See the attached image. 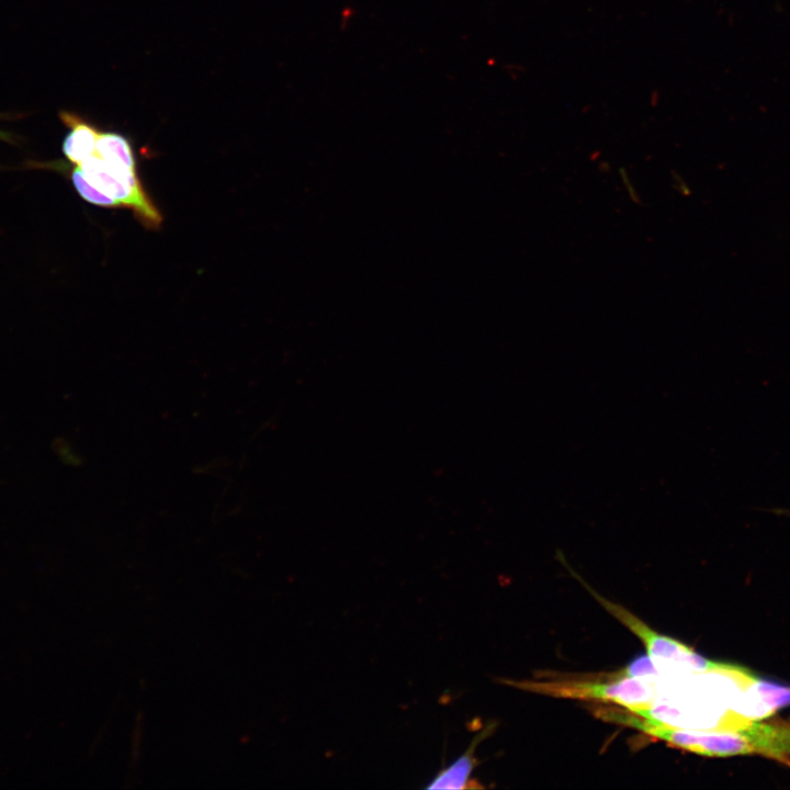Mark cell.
Instances as JSON below:
<instances>
[{
  "label": "cell",
  "mask_w": 790,
  "mask_h": 790,
  "mask_svg": "<svg viewBox=\"0 0 790 790\" xmlns=\"http://www.w3.org/2000/svg\"><path fill=\"white\" fill-rule=\"evenodd\" d=\"M607 676L606 680H506L509 686L557 698L597 700L612 702L637 713L648 709L654 699V690L644 678L627 677L622 669Z\"/></svg>",
  "instance_id": "obj_1"
},
{
  "label": "cell",
  "mask_w": 790,
  "mask_h": 790,
  "mask_svg": "<svg viewBox=\"0 0 790 790\" xmlns=\"http://www.w3.org/2000/svg\"><path fill=\"white\" fill-rule=\"evenodd\" d=\"M77 167L94 189L113 198L121 207L132 210L143 226L160 227L162 216L145 191L136 168L104 160L97 150Z\"/></svg>",
  "instance_id": "obj_2"
},
{
  "label": "cell",
  "mask_w": 790,
  "mask_h": 790,
  "mask_svg": "<svg viewBox=\"0 0 790 790\" xmlns=\"http://www.w3.org/2000/svg\"><path fill=\"white\" fill-rule=\"evenodd\" d=\"M577 578L609 613L617 618L642 641L647 655L652 658L657 668L659 665H669L686 672L716 673L725 667V664L708 661L686 644L656 632L632 612L620 605L603 598L584 583L582 578L578 576Z\"/></svg>",
  "instance_id": "obj_3"
},
{
  "label": "cell",
  "mask_w": 790,
  "mask_h": 790,
  "mask_svg": "<svg viewBox=\"0 0 790 790\" xmlns=\"http://www.w3.org/2000/svg\"><path fill=\"white\" fill-rule=\"evenodd\" d=\"M622 722L668 745L710 757L753 754V748L742 732L689 731L674 727L651 716L622 718Z\"/></svg>",
  "instance_id": "obj_4"
},
{
  "label": "cell",
  "mask_w": 790,
  "mask_h": 790,
  "mask_svg": "<svg viewBox=\"0 0 790 790\" xmlns=\"http://www.w3.org/2000/svg\"><path fill=\"white\" fill-rule=\"evenodd\" d=\"M494 729L493 723H489L481 733L475 735L467 749L450 766L440 770L427 786V789L482 788V785L471 779L473 770L478 765L475 749L478 743L488 736Z\"/></svg>",
  "instance_id": "obj_5"
},
{
  "label": "cell",
  "mask_w": 790,
  "mask_h": 790,
  "mask_svg": "<svg viewBox=\"0 0 790 790\" xmlns=\"http://www.w3.org/2000/svg\"><path fill=\"white\" fill-rule=\"evenodd\" d=\"M753 753L776 758L790 765V721L752 724L743 731Z\"/></svg>",
  "instance_id": "obj_6"
},
{
  "label": "cell",
  "mask_w": 790,
  "mask_h": 790,
  "mask_svg": "<svg viewBox=\"0 0 790 790\" xmlns=\"http://www.w3.org/2000/svg\"><path fill=\"white\" fill-rule=\"evenodd\" d=\"M60 117L69 127L63 143V153L71 163L80 165L95 153L100 132L74 113L63 112Z\"/></svg>",
  "instance_id": "obj_7"
},
{
  "label": "cell",
  "mask_w": 790,
  "mask_h": 790,
  "mask_svg": "<svg viewBox=\"0 0 790 790\" xmlns=\"http://www.w3.org/2000/svg\"><path fill=\"white\" fill-rule=\"evenodd\" d=\"M97 154L104 160L136 168V159L131 140L117 132H100Z\"/></svg>",
  "instance_id": "obj_8"
},
{
  "label": "cell",
  "mask_w": 790,
  "mask_h": 790,
  "mask_svg": "<svg viewBox=\"0 0 790 790\" xmlns=\"http://www.w3.org/2000/svg\"><path fill=\"white\" fill-rule=\"evenodd\" d=\"M70 178L72 181L74 187L76 188L79 195L86 200L87 202L103 206V207H121L117 201H115L113 198L101 193L97 189H94L82 176L79 168L76 166L71 170Z\"/></svg>",
  "instance_id": "obj_9"
},
{
  "label": "cell",
  "mask_w": 790,
  "mask_h": 790,
  "mask_svg": "<svg viewBox=\"0 0 790 790\" xmlns=\"http://www.w3.org/2000/svg\"><path fill=\"white\" fill-rule=\"evenodd\" d=\"M622 670L627 677L647 678L659 675V669L648 655L637 656Z\"/></svg>",
  "instance_id": "obj_10"
}]
</instances>
